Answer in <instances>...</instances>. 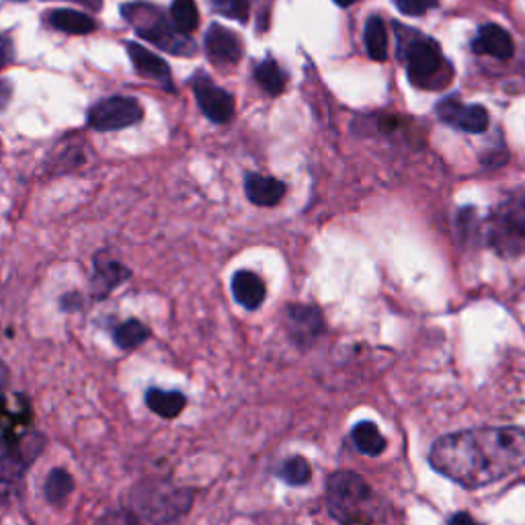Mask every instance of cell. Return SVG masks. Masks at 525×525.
<instances>
[{
    "mask_svg": "<svg viewBox=\"0 0 525 525\" xmlns=\"http://www.w3.org/2000/svg\"><path fill=\"white\" fill-rule=\"evenodd\" d=\"M429 464L462 489L489 487L525 466V429L509 425L448 433L431 446Z\"/></svg>",
    "mask_w": 525,
    "mask_h": 525,
    "instance_id": "1",
    "label": "cell"
},
{
    "mask_svg": "<svg viewBox=\"0 0 525 525\" xmlns=\"http://www.w3.org/2000/svg\"><path fill=\"white\" fill-rule=\"evenodd\" d=\"M193 493L165 478H146L128 491L119 507L109 509L97 525H177L191 509Z\"/></svg>",
    "mask_w": 525,
    "mask_h": 525,
    "instance_id": "2",
    "label": "cell"
},
{
    "mask_svg": "<svg viewBox=\"0 0 525 525\" xmlns=\"http://www.w3.org/2000/svg\"><path fill=\"white\" fill-rule=\"evenodd\" d=\"M327 509L339 525H386L384 499L351 470H339L329 478Z\"/></svg>",
    "mask_w": 525,
    "mask_h": 525,
    "instance_id": "3",
    "label": "cell"
},
{
    "mask_svg": "<svg viewBox=\"0 0 525 525\" xmlns=\"http://www.w3.org/2000/svg\"><path fill=\"white\" fill-rule=\"evenodd\" d=\"M121 15H124V19L134 27V31L142 39H146V42L154 44L160 50L175 56H193L197 50L191 42V37L177 31V27L169 23L165 13L154 5L128 3L121 7Z\"/></svg>",
    "mask_w": 525,
    "mask_h": 525,
    "instance_id": "4",
    "label": "cell"
},
{
    "mask_svg": "<svg viewBox=\"0 0 525 525\" xmlns=\"http://www.w3.org/2000/svg\"><path fill=\"white\" fill-rule=\"evenodd\" d=\"M489 242L503 257H519L525 253V197L503 201L493 212Z\"/></svg>",
    "mask_w": 525,
    "mask_h": 525,
    "instance_id": "5",
    "label": "cell"
},
{
    "mask_svg": "<svg viewBox=\"0 0 525 525\" xmlns=\"http://www.w3.org/2000/svg\"><path fill=\"white\" fill-rule=\"evenodd\" d=\"M407 70L409 78L417 87L423 89H435L448 83L450 74H443L446 62H443V54L433 44L431 39H415V42L407 48Z\"/></svg>",
    "mask_w": 525,
    "mask_h": 525,
    "instance_id": "6",
    "label": "cell"
},
{
    "mask_svg": "<svg viewBox=\"0 0 525 525\" xmlns=\"http://www.w3.org/2000/svg\"><path fill=\"white\" fill-rule=\"evenodd\" d=\"M142 107L130 97H109L99 101L89 111V124L99 132H113L136 126L142 119Z\"/></svg>",
    "mask_w": 525,
    "mask_h": 525,
    "instance_id": "7",
    "label": "cell"
},
{
    "mask_svg": "<svg viewBox=\"0 0 525 525\" xmlns=\"http://www.w3.org/2000/svg\"><path fill=\"white\" fill-rule=\"evenodd\" d=\"M193 91L201 111H204L206 117L212 119L214 124H226L234 115V99L224 89L214 85L206 74H197L193 78Z\"/></svg>",
    "mask_w": 525,
    "mask_h": 525,
    "instance_id": "8",
    "label": "cell"
},
{
    "mask_svg": "<svg viewBox=\"0 0 525 525\" xmlns=\"http://www.w3.org/2000/svg\"><path fill=\"white\" fill-rule=\"evenodd\" d=\"M437 115L446 124L470 134H480L489 128V111L482 105H464L458 99H446L437 105Z\"/></svg>",
    "mask_w": 525,
    "mask_h": 525,
    "instance_id": "9",
    "label": "cell"
},
{
    "mask_svg": "<svg viewBox=\"0 0 525 525\" xmlns=\"http://www.w3.org/2000/svg\"><path fill=\"white\" fill-rule=\"evenodd\" d=\"M288 331L300 347H310L325 331V320L318 308L296 304L288 308Z\"/></svg>",
    "mask_w": 525,
    "mask_h": 525,
    "instance_id": "10",
    "label": "cell"
},
{
    "mask_svg": "<svg viewBox=\"0 0 525 525\" xmlns=\"http://www.w3.org/2000/svg\"><path fill=\"white\" fill-rule=\"evenodd\" d=\"M206 52L218 66L238 64L242 58V44L236 33L222 25H212L206 33Z\"/></svg>",
    "mask_w": 525,
    "mask_h": 525,
    "instance_id": "11",
    "label": "cell"
},
{
    "mask_svg": "<svg viewBox=\"0 0 525 525\" xmlns=\"http://www.w3.org/2000/svg\"><path fill=\"white\" fill-rule=\"evenodd\" d=\"M472 50L476 54L493 56L499 60H507L515 52L511 35L505 29H501L499 25H482L474 37Z\"/></svg>",
    "mask_w": 525,
    "mask_h": 525,
    "instance_id": "12",
    "label": "cell"
},
{
    "mask_svg": "<svg viewBox=\"0 0 525 525\" xmlns=\"http://www.w3.org/2000/svg\"><path fill=\"white\" fill-rule=\"evenodd\" d=\"M234 300L247 310H257L265 300V284L251 271H238L232 277Z\"/></svg>",
    "mask_w": 525,
    "mask_h": 525,
    "instance_id": "13",
    "label": "cell"
},
{
    "mask_svg": "<svg viewBox=\"0 0 525 525\" xmlns=\"http://www.w3.org/2000/svg\"><path fill=\"white\" fill-rule=\"evenodd\" d=\"M128 56L134 64V68L142 74V76H148V78H154V80H160V83H167V87L171 89V68L169 64L163 60L154 56L152 52H148L144 46L140 44H128Z\"/></svg>",
    "mask_w": 525,
    "mask_h": 525,
    "instance_id": "14",
    "label": "cell"
},
{
    "mask_svg": "<svg viewBox=\"0 0 525 525\" xmlns=\"http://www.w3.org/2000/svg\"><path fill=\"white\" fill-rule=\"evenodd\" d=\"M146 407L163 419L179 417L185 407L187 398L179 390H163V388H148L146 392Z\"/></svg>",
    "mask_w": 525,
    "mask_h": 525,
    "instance_id": "15",
    "label": "cell"
},
{
    "mask_svg": "<svg viewBox=\"0 0 525 525\" xmlns=\"http://www.w3.org/2000/svg\"><path fill=\"white\" fill-rule=\"evenodd\" d=\"M245 189H247V197L253 201L255 206H261V208L275 206L277 201H281V197L286 195L284 183L271 179V177H261V175H249Z\"/></svg>",
    "mask_w": 525,
    "mask_h": 525,
    "instance_id": "16",
    "label": "cell"
},
{
    "mask_svg": "<svg viewBox=\"0 0 525 525\" xmlns=\"http://www.w3.org/2000/svg\"><path fill=\"white\" fill-rule=\"evenodd\" d=\"M130 277V271L119 265L117 261H105L103 257H97L95 261V277H93V288L97 298H105L109 292H113L119 284Z\"/></svg>",
    "mask_w": 525,
    "mask_h": 525,
    "instance_id": "17",
    "label": "cell"
},
{
    "mask_svg": "<svg viewBox=\"0 0 525 525\" xmlns=\"http://www.w3.org/2000/svg\"><path fill=\"white\" fill-rule=\"evenodd\" d=\"M351 439H353V446L357 448V452L363 456L378 458L386 450V437L380 433L376 423H370V421L357 423L351 429Z\"/></svg>",
    "mask_w": 525,
    "mask_h": 525,
    "instance_id": "18",
    "label": "cell"
},
{
    "mask_svg": "<svg viewBox=\"0 0 525 525\" xmlns=\"http://www.w3.org/2000/svg\"><path fill=\"white\" fill-rule=\"evenodd\" d=\"M50 23L58 31H64L70 35H87L97 29L93 17L80 13V11H72V9H58L50 13Z\"/></svg>",
    "mask_w": 525,
    "mask_h": 525,
    "instance_id": "19",
    "label": "cell"
},
{
    "mask_svg": "<svg viewBox=\"0 0 525 525\" xmlns=\"http://www.w3.org/2000/svg\"><path fill=\"white\" fill-rule=\"evenodd\" d=\"M74 491V478L68 470L64 468H54L46 482H44V493H46V501L54 507H64V503L70 499Z\"/></svg>",
    "mask_w": 525,
    "mask_h": 525,
    "instance_id": "20",
    "label": "cell"
},
{
    "mask_svg": "<svg viewBox=\"0 0 525 525\" xmlns=\"http://www.w3.org/2000/svg\"><path fill=\"white\" fill-rule=\"evenodd\" d=\"M148 337H150L148 327L142 325V322L136 320V318L126 320V322H121V325L113 331L115 345H117L119 349H124V351L138 349Z\"/></svg>",
    "mask_w": 525,
    "mask_h": 525,
    "instance_id": "21",
    "label": "cell"
},
{
    "mask_svg": "<svg viewBox=\"0 0 525 525\" xmlns=\"http://www.w3.org/2000/svg\"><path fill=\"white\" fill-rule=\"evenodd\" d=\"M255 80L269 95H279L286 89V76L273 58H267L255 66Z\"/></svg>",
    "mask_w": 525,
    "mask_h": 525,
    "instance_id": "22",
    "label": "cell"
},
{
    "mask_svg": "<svg viewBox=\"0 0 525 525\" xmlns=\"http://www.w3.org/2000/svg\"><path fill=\"white\" fill-rule=\"evenodd\" d=\"M277 476L290 487H304L312 480V466L304 456H292L277 468Z\"/></svg>",
    "mask_w": 525,
    "mask_h": 525,
    "instance_id": "23",
    "label": "cell"
},
{
    "mask_svg": "<svg viewBox=\"0 0 525 525\" xmlns=\"http://www.w3.org/2000/svg\"><path fill=\"white\" fill-rule=\"evenodd\" d=\"M366 50L376 62H384L388 58V33L380 17H372L366 25Z\"/></svg>",
    "mask_w": 525,
    "mask_h": 525,
    "instance_id": "24",
    "label": "cell"
},
{
    "mask_svg": "<svg viewBox=\"0 0 525 525\" xmlns=\"http://www.w3.org/2000/svg\"><path fill=\"white\" fill-rule=\"evenodd\" d=\"M171 17H173V25L183 35H189L191 31H195L199 25V11H197L195 0H175L171 7Z\"/></svg>",
    "mask_w": 525,
    "mask_h": 525,
    "instance_id": "25",
    "label": "cell"
},
{
    "mask_svg": "<svg viewBox=\"0 0 525 525\" xmlns=\"http://www.w3.org/2000/svg\"><path fill=\"white\" fill-rule=\"evenodd\" d=\"M212 7L228 19L247 21L249 17V0H210Z\"/></svg>",
    "mask_w": 525,
    "mask_h": 525,
    "instance_id": "26",
    "label": "cell"
},
{
    "mask_svg": "<svg viewBox=\"0 0 525 525\" xmlns=\"http://www.w3.org/2000/svg\"><path fill=\"white\" fill-rule=\"evenodd\" d=\"M394 3L402 15L419 17L425 15L429 9H433L437 5V0H394Z\"/></svg>",
    "mask_w": 525,
    "mask_h": 525,
    "instance_id": "27",
    "label": "cell"
},
{
    "mask_svg": "<svg viewBox=\"0 0 525 525\" xmlns=\"http://www.w3.org/2000/svg\"><path fill=\"white\" fill-rule=\"evenodd\" d=\"M13 58V46L5 35H0V68L7 66Z\"/></svg>",
    "mask_w": 525,
    "mask_h": 525,
    "instance_id": "28",
    "label": "cell"
},
{
    "mask_svg": "<svg viewBox=\"0 0 525 525\" xmlns=\"http://www.w3.org/2000/svg\"><path fill=\"white\" fill-rule=\"evenodd\" d=\"M448 525H482V523H478L470 513L460 511V513H454V515L450 517Z\"/></svg>",
    "mask_w": 525,
    "mask_h": 525,
    "instance_id": "29",
    "label": "cell"
},
{
    "mask_svg": "<svg viewBox=\"0 0 525 525\" xmlns=\"http://www.w3.org/2000/svg\"><path fill=\"white\" fill-rule=\"evenodd\" d=\"M9 99H11V85L7 80H0V109H5Z\"/></svg>",
    "mask_w": 525,
    "mask_h": 525,
    "instance_id": "30",
    "label": "cell"
},
{
    "mask_svg": "<svg viewBox=\"0 0 525 525\" xmlns=\"http://www.w3.org/2000/svg\"><path fill=\"white\" fill-rule=\"evenodd\" d=\"M7 386H9V368L5 366L3 361H0V396L5 394Z\"/></svg>",
    "mask_w": 525,
    "mask_h": 525,
    "instance_id": "31",
    "label": "cell"
},
{
    "mask_svg": "<svg viewBox=\"0 0 525 525\" xmlns=\"http://www.w3.org/2000/svg\"><path fill=\"white\" fill-rule=\"evenodd\" d=\"M335 3H337L339 7H349V5L357 3V0H335Z\"/></svg>",
    "mask_w": 525,
    "mask_h": 525,
    "instance_id": "32",
    "label": "cell"
}]
</instances>
